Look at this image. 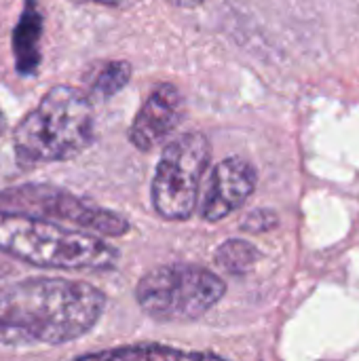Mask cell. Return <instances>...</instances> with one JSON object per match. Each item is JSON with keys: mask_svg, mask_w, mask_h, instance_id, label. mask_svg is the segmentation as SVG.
<instances>
[{"mask_svg": "<svg viewBox=\"0 0 359 361\" xmlns=\"http://www.w3.org/2000/svg\"><path fill=\"white\" fill-rule=\"evenodd\" d=\"M83 357H102V360H140V357H209V353H193L184 349H171L163 345H138V347H123L112 351H97L87 353Z\"/></svg>", "mask_w": 359, "mask_h": 361, "instance_id": "7c38bea8", "label": "cell"}, {"mask_svg": "<svg viewBox=\"0 0 359 361\" xmlns=\"http://www.w3.org/2000/svg\"><path fill=\"white\" fill-rule=\"evenodd\" d=\"M76 2H93V4L112 6V8H129L135 4V0H76Z\"/></svg>", "mask_w": 359, "mask_h": 361, "instance_id": "5bb4252c", "label": "cell"}, {"mask_svg": "<svg viewBox=\"0 0 359 361\" xmlns=\"http://www.w3.org/2000/svg\"><path fill=\"white\" fill-rule=\"evenodd\" d=\"M106 311V294L76 279L32 277L0 288V345H66L89 334Z\"/></svg>", "mask_w": 359, "mask_h": 361, "instance_id": "6da1fadb", "label": "cell"}, {"mask_svg": "<svg viewBox=\"0 0 359 361\" xmlns=\"http://www.w3.org/2000/svg\"><path fill=\"white\" fill-rule=\"evenodd\" d=\"M169 4H174V6H180V8H197V6H201L205 0H167Z\"/></svg>", "mask_w": 359, "mask_h": 361, "instance_id": "9a60e30c", "label": "cell"}, {"mask_svg": "<svg viewBox=\"0 0 359 361\" xmlns=\"http://www.w3.org/2000/svg\"><path fill=\"white\" fill-rule=\"evenodd\" d=\"M258 184L256 167L241 157H229L214 167L201 201V218L220 222L241 209Z\"/></svg>", "mask_w": 359, "mask_h": 361, "instance_id": "52a82bcc", "label": "cell"}, {"mask_svg": "<svg viewBox=\"0 0 359 361\" xmlns=\"http://www.w3.org/2000/svg\"><path fill=\"white\" fill-rule=\"evenodd\" d=\"M0 212L47 218L102 237H123L131 231L125 216L53 184H17L0 190Z\"/></svg>", "mask_w": 359, "mask_h": 361, "instance_id": "8992f818", "label": "cell"}, {"mask_svg": "<svg viewBox=\"0 0 359 361\" xmlns=\"http://www.w3.org/2000/svg\"><path fill=\"white\" fill-rule=\"evenodd\" d=\"M4 127H6V121H4V114H2V110H0V135H2V131H4Z\"/></svg>", "mask_w": 359, "mask_h": 361, "instance_id": "2e32d148", "label": "cell"}, {"mask_svg": "<svg viewBox=\"0 0 359 361\" xmlns=\"http://www.w3.org/2000/svg\"><path fill=\"white\" fill-rule=\"evenodd\" d=\"M209 161L212 146L201 131H186L163 148L150 186V203L159 218L184 222L195 214Z\"/></svg>", "mask_w": 359, "mask_h": 361, "instance_id": "5b68a950", "label": "cell"}, {"mask_svg": "<svg viewBox=\"0 0 359 361\" xmlns=\"http://www.w3.org/2000/svg\"><path fill=\"white\" fill-rule=\"evenodd\" d=\"M93 97L70 85H55L13 131L19 165L61 163L83 154L95 140Z\"/></svg>", "mask_w": 359, "mask_h": 361, "instance_id": "7a4b0ae2", "label": "cell"}, {"mask_svg": "<svg viewBox=\"0 0 359 361\" xmlns=\"http://www.w3.org/2000/svg\"><path fill=\"white\" fill-rule=\"evenodd\" d=\"M131 80V63L125 59L106 61L89 85V95L95 99H110L127 87Z\"/></svg>", "mask_w": 359, "mask_h": 361, "instance_id": "8fae6325", "label": "cell"}, {"mask_svg": "<svg viewBox=\"0 0 359 361\" xmlns=\"http://www.w3.org/2000/svg\"><path fill=\"white\" fill-rule=\"evenodd\" d=\"M258 258H260V252L256 250V245L243 239H229L214 254L216 267L222 273L233 275V277L250 273L254 264L258 262Z\"/></svg>", "mask_w": 359, "mask_h": 361, "instance_id": "30bf717a", "label": "cell"}, {"mask_svg": "<svg viewBox=\"0 0 359 361\" xmlns=\"http://www.w3.org/2000/svg\"><path fill=\"white\" fill-rule=\"evenodd\" d=\"M277 224H279V218H277V214H275L273 209H269V207L254 209V212H250V214L241 220V228H243L245 233H252V235H256V233H269V231L277 228Z\"/></svg>", "mask_w": 359, "mask_h": 361, "instance_id": "4fadbf2b", "label": "cell"}, {"mask_svg": "<svg viewBox=\"0 0 359 361\" xmlns=\"http://www.w3.org/2000/svg\"><path fill=\"white\" fill-rule=\"evenodd\" d=\"M226 294V283L214 271L174 262L148 271L135 286L140 309L161 324H188L209 313Z\"/></svg>", "mask_w": 359, "mask_h": 361, "instance_id": "277c9868", "label": "cell"}, {"mask_svg": "<svg viewBox=\"0 0 359 361\" xmlns=\"http://www.w3.org/2000/svg\"><path fill=\"white\" fill-rule=\"evenodd\" d=\"M44 32V17L36 0H23V11L13 30L15 70L21 76H34L42 61L40 38Z\"/></svg>", "mask_w": 359, "mask_h": 361, "instance_id": "9c48e42d", "label": "cell"}, {"mask_svg": "<svg viewBox=\"0 0 359 361\" xmlns=\"http://www.w3.org/2000/svg\"><path fill=\"white\" fill-rule=\"evenodd\" d=\"M0 252L59 271H112L121 260L118 250L97 233L8 212H0Z\"/></svg>", "mask_w": 359, "mask_h": 361, "instance_id": "3957f363", "label": "cell"}, {"mask_svg": "<svg viewBox=\"0 0 359 361\" xmlns=\"http://www.w3.org/2000/svg\"><path fill=\"white\" fill-rule=\"evenodd\" d=\"M186 114V99L171 82H159L129 127V142L133 148L148 152L163 144L182 123Z\"/></svg>", "mask_w": 359, "mask_h": 361, "instance_id": "ba28073f", "label": "cell"}]
</instances>
